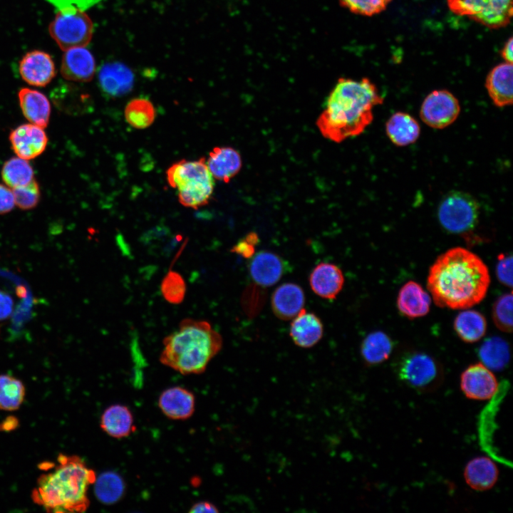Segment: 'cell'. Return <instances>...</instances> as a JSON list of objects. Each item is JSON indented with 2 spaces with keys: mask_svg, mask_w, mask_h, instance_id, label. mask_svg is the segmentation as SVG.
Masks as SVG:
<instances>
[{
  "mask_svg": "<svg viewBox=\"0 0 513 513\" xmlns=\"http://www.w3.org/2000/svg\"><path fill=\"white\" fill-rule=\"evenodd\" d=\"M431 300L429 294L417 282L410 281L400 289L397 298L399 311L409 318L426 315L430 310Z\"/></svg>",
  "mask_w": 513,
  "mask_h": 513,
  "instance_id": "603a6c76",
  "label": "cell"
},
{
  "mask_svg": "<svg viewBox=\"0 0 513 513\" xmlns=\"http://www.w3.org/2000/svg\"><path fill=\"white\" fill-rule=\"evenodd\" d=\"M48 31L62 51L85 47L91 40L93 26L90 17L73 6L59 10L51 22Z\"/></svg>",
  "mask_w": 513,
  "mask_h": 513,
  "instance_id": "8992f818",
  "label": "cell"
},
{
  "mask_svg": "<svg viewBox=\"0 0 513 513\" xmlns=\"http://www.w3.org/2000/svg\"><path fill=\"white\" fill-rule=\"evenodd\" d=\"M162 344L161 363L183 375L200 374L221 350L222 338L208 321L185 318Z\"/></svg>",
  "mask_w": 513,
  "mask_h": 513,
  "instance_id": "277c9868",
  "label": "cell"
},
{
  "mask_svg": "<svg viewBox=\"0 0 513 513\" xmlns=\"http://www.w3.org/2000/svg\"><path fill=\"white\" fill-rule=\"evenodd\" d=\"M289 269L281 257L271 252L261 251L251 260L249 273L253 281L261 286H271L277 283Z\"/></svg>",
  "mask_w": 513,
  "mask_h": 513,
  "instance_id": "5bb4252c",
  "label": "cell"
},
{
  "mask_svg": "<svg viewBox=\"0 0 513 513\" xmlns=\"http://www.w3.org/2000/svg\"><path fill=\"white\" fill-rule=\"evenodd\" d=\"M385 131L393 144L403 147L418 140L420 128L418 122L412 115L404 112H397L386 122Z\"/></svg>",
  "mask_w": 513,
  "mask_h": 513,
  "instance_id": "484cf974",
  "label": "cell"
},
{
  "mask_svg": "<svg viewBox=\"0 0 513 513\" xmlns=\"http://www.w3.org/2000/svg\"><path fill=\"white\" fill-rule=\"evenodd\" d=\"M18 97L25 118L32 124L46 128L51 115V105L47 97L40 91L28 88L20 89Z\"/></svg>",
  "mask_w": 513,
  "mask_h": 513,
  "instance_id": "d4e9b609",
  "label": "cell"
},
{
  "mask_svg": "<svg viewBox=\"0 0 513 513\" xmlns=\"http://www.w3.org/2000/svg\"><path fill=\"white\" fill-rule=\"evenodd\" d=\"M14 202L21 209L34 208L40 200V190L35 179L26 185L12 189Z\"/></svg>",
  "mask_w": 513,
  "mask_h": 513,
  "instance_id": "74e56055",
  "label": "cell"
},
{
  "mask_svg": "<svg viewBox=\"0 0 513 513\" xmlns=\"http://www.w3.org/2000/svg\"><path fill=\"white\" fill-rule=\"evenodd\" d=\"M160 291L167 302L172 304L182 303L186 293V284L182 276L170 269L162 280Z\"/></svg>",
  "mask_w": 513,
  "mask_h": 513,
  "instance_id": "e575fe53",
  "label": "cell"
},
{
  "mask_svg": "<svg viewBox=\"0 0 513 513\" xmlns=\"http://www.w3.org/2000/svg\"><path fill=\"white\" fill-rule=\"evenodd\" d=\"M13 192L9 187L0 184V214L11 211L14 207Z\"/></svg>",
  "mask_w": 513,
  "mask_h": 513,
  "instance_id": "60d3db41",
  "label": "cell"
},
{
  "mask_svg": "<svg viewBox=\"0 0 513 513\" xmlns=\"http://www.w3.org/2000/svg\"><path fill=\"white\" fill-rule=\"evenodd\" d=\"M478 356L481 363L491 370H502L509 361V346L503 338L493 336L481 345Z\"/></svg>",
  "mask_w": 513,
  "mask_h": 513,
  "instance_id": "f546056e",
  "label": "cell"
},
{
  "mask_svg": "<svg viewBox=\"0 0 513 513\" xmlns=\"http://www.w3.org/2000/svg\"><path fill=\"white\" fill-rule=\"evenodd\" d=\"M95 61L86 47H76L64 51L61 73L68 81L88 82L95 73Z\"/></svg>",
  "mask_w": 513,
  "mask_h": 513,
  "instance_id": "9a60e30c",
  "label": "cell"
},
{
  "mask_svg": "<svg viewBox=\"0 0 513 513\" xmlns=\"http://www.w3.org/2000/svg\"><path fill=\"white\" fill-rule=\"evenodd\" d=\"M94 492L99 501L113 504L123 497L125 483L122 477L114 472L102 473L95 479Z\"/></svg>",
  "mask_w": 513,
  "mask_h": 513,
  "instance_id": "4dcf8cb0",
  "label": "cell"
},
{
  "mask_svg": "<svg viewBox=\"0 0 513 513\" xmlns=\"http://www.w3.org/2000/svg\"><path fill=\"white\" fill-rule=\"evenodd\" d=\"M489 283L484 261L465 248L455 247L437 258L429 270L427 284L437 306L465 309L485 297Z\"/></svg>",
  "mask_w": 513,
  "mask_h": 513,
  "instance_id": "6da1fadb",
  "label": "cell"
},
{
  "mask_svg": "<svg viewBox=\"0 0 513 513\" xmlns=\"http://www.w3.org/2000/svg\"><path fill=\"white\" fill-rule=\"evenodd\" d=\"M13 301L7 294L0 291V320L6 319L12 311Z\"/></svg>",
  "mask_w": 513,
  "mask_h": 513,
  "instance_id": "b9f144b4",
  "label": "cell"
},
{
  "mask_svg": "<svg viewBox=\"0 0 513 513\" xmlns=\"http://www.w3.org/2000/svg\"><path fill=\"white\" fill-rule=\"evenodd\" d=\"M341 6L361 16H371L383 11L392 0H338Z\"/></svg>",
  "mask_w": 513,
  "mask_h": 513,
  "instance_id": "8d00e7d4",
  "label": "cell"
},
{
  "mask_svg": "<svg viewBox=\"0 0 513 513\" xmlns=\"http://www.w3.org/2000/svg\"><path fill=\"white\" fill-rule=\"evenodd\" d=\"M395 370L401 382L416 391H433L442 383L441 366L425 353H405L397 361Z\"/></svg>",
  "mask_w": 513,
  "mask_h": 513,
  "instance_id": "5b68a950",
  "label": "cell"
},
{
  "mask_svg": "<svg viewBox=\"0 0 513 513\" xmlns=\"http://www.w3.org/2000/svg\"><path fill=\"white\" fill-rule=\"evenodd\" d=\"M323 332L321 319L314 313L302 309L294 318L290 327V336L301 348H311L322 338Z\"/></svg>",
  "mask_w": 513,
  "mask_h": 513,
  "instance_id": "7402d4cb",
  "label": "cell"
},
{
  "mask_svg": "<svg viewBox=\"0 0 513 513\" xmlns=\"http://www.w3.org/2000/svg\"><path fill=\"white\" fill-rule=\"evenodd\" d=\"M309 284L316 295L326 299H333L343 288L344 277L338 266L322 262L311 272Z\"/></svg>",
  "mask_w": 513,
  "mask_h": 513,
  "instance_id": "e0dca14e",
  "label": "cell"
},
{
  "mask_svg": "<svg viewBox=\"0 0 513 513\" xmlns=\"http://www.w3.org/2000/svg\"><path fill=\"white\" fill-rule=\"evenodd\" d=\"M58 464L42 474L32 492L35 503L52 512H83L89 506L88 490L96 475L76 455H60Z\"/></svg>",
  "mask_w": 513,
  "mask_h": 513,
  "instance_id": "3957f363",
  "label": "cell"
},
{
  "mask_svg": "<svg viewBox=\"0 0 513 513\" xmlns=\"http://www.w3.org/2000/svg\"><path fill=\"white\" fill-rule=\"evenodd\" d=\"M454 328L463 341L475 343L485 334L487 321L481 313L475 310H465L456 316Z\"/></svg>",
  "mask_w": 513,
  "mask_h": 513,
  "instance_id": "f1b7e54d",
  "label": "cell"
},
{
  "mask_svg": "<svg viewBox=\"0 0 513 513\" xmlns=\"http://www.w3.org/2000/svg\"><path fill=\"white\" fill-rule=\"evenodd\" d=\"M304 303L303 289L294 283H285L278 286L271 299L274 314L282 320L294 318L303 309Z\"/></svg>",
  "mask_w": 513,
  "mask_h": 513,
  "instance_id": "ac0fdd59",
  "label": "cell"
},
{
  "mask_svg": "<svg viewBox=\"0 0 513 513\" xmlns=\"http://www.w3.org/2000/svg\"><path fill=\"white\" fill-rule=\"evenodd\" d=\"M492 318L495 326L504 332L512 330V294H504L494 302Z\"/></svg>",
  "mask_w": 513,
  "mask_h": 513,
  "instance_id": "d590c367",
  "label": "cell"
},
{
  "mask_svg": "<svg viewBox=\"0 0 513 513\" xmlns=\"http://www.w3.org/2000/svg\"><path fill=\"white\" fill-rule=\"evenodd\" d=\"M9 140L16 155L28 160L43 152L48 143V137L43 128L26 123L13 130L9 135Z\"/></svg>",
  "mask_w": 513,
  "mask_h": 513,
  "instance_id": "7c38bea8",
  "label": "cell"
},
{
  "mask_svg": "<svg viewBox=\"0 0 513 513\" xmlns=\"http://www.w3.org/2000/svg\"><path fill=\"white\" fill-rule=\"evenodd\" d=\"M383 102L370 79L340 78L326 100L316 126L326 139L341 142L363 133L373 120V108Z\"/></svg>",
  "mask_w": 513,
  "mask_h": 513,
  "instance_id": "7a4b0ae2",
  "label": "cell"
},
{
  "mask_svg": "<svg viewBox=\"0 0 513 513\" xmlns=\"http://www.w3.org/2000/svg\"><path fill=\"white\" fill-rule=\"evenodd\" d=\"M206 163L212 177L226 183L239 173L242 166L239 152L228 146L214 147Z\"/></svg>",
  "mask_w": 513,
  "mask_h": 513,
  "instance_id": "ffe728a7",
  "label": "cell"
},
{
  "mask_svg": "<svg viewBox=\"0 0 513 513\" xmlns=\"http://www.w3.org/2000/svg\"><path fill=\"white\" fill-rule=\"evenodd\" d=\"M1 176L6 185L12 189L26 185L35 179L33 170L28 160L18 156L5 162Z\"/></svg>",
  "mask_w": 513,
  "mask_h": 513,
  "instance_id": "d6a6232c",
  "label": "cell"
},
{
  "mask_svg": "<svg viewBox=\"0 0 513 513\" xmlns=\"http://www.w3.org/2000/svg\"><path fill=\"white\" fill-rule=\"evenodd\" d=\"M460 387L467 398L475 400H489L499 389L492 371L482 363L472 364L462 373Z\"/></svg>",
  "mask_w": 513,
  "mask_h": 513,
  "instance_id": "8fae6325",
  "label": "cell"
},
{
  "mask_svg": "<svg viewBox=\"0 0 513 513\" xmlns=\"http://www.w3.org/2000/svg\"><path fill=\"white\" fill-rule=\"evenodd\" d=\"M166 178L169 185L177 190L195 189L214 182L204 157L173 163L166 171Z\"/></svg>",
  "mask_w": 513,
  "mask_h": 513,
  "instance_id": "30bf717a",
  "label": "cell"
},
{
  "mask_svg": "<svg viewBox=\"0 0 513 513\" xmlns=\"http://www.w3.org/2000/svg\"><path fill=\"white\" fill-rule=\"evenodd\" d=\"M19 73L22 79L33 86L43 87L56 76V67L51 56L42 51L26 53L19 62Z\"/></svg>",
  "mask_w": 513,
  "mask_h": 513,
  "instance_id": "4fadbf2b",
  "label": "cell"
},
{
  "mask_svg": "<svg viewBox=\"0 0 513 513\" xmlns=\"http://www.w3.org/2000/svg\"><path fill=\"white\" fill-rule=\"evenodd\" d=\"M463 475L466 484L472 489L482 492L494 486L498 480L499 470L490 458L477 457L467 464Z\"/></svg>",
  "mask_w": 513,
  "mask_h": 513,
  "instance_id": "cb8c5ba5",
  "label": "cell"
},
{
  "mask_svg": "<svg viewBox=\"0 0 513 513\" xmlns=\"http://www.w3.org/2000/svg\"><path fill=\"white\" fill-rule=\"evenodd\" d=\"M512 63L504 62L493 68L487 76L485 87L493 103L499 108L512 103Z\"/></svg>",
  "mask_w": 513,
  "mask_h": 513,
  "instance_id": "44dd1931",
  "label": "cell"
},
{
  "mask_svg": "<svg viewBox=\"0 0 513 513\" xmlns=\"http://www.w3.org/2000/svg\"><path fill=\"white\" fill-rule=\"evenodd\" d=\"M100 427L114 438L125 437L135 430L131 411L127 406L120 404L112 405L104 410L100 418Z\"/></svg>",
  "mask_w": 513,
  "mask_h": 513,
  "instance_id": "4316f807",
  "label": "cell"
},
{
  "mask_svg": "<svg viewBox=\"0 0 513 513\" xmlns=\"http://www.w3.org/2000/svg\"><path fill=\"white\" fill-rule=\"evenodd\" d=\"M126 122L137 129H145L155 121V108L150 100L144 98H134L125 108Z\"/></svg>",
  "mask_w": 513,
  "mask_h": 513,
  "instance_id": "1f68e13d",
  "label": "cell"
},
{
  "mask_svg": "<svg viewBox=\"0 0 513 513\" xmlns=\"http://www.w3.org/2000/svg\"><path fill=\"white\" fill-rule=\"evenodd\" d=\"M190 512H218L219 509L217 507L209 502H198L194 504Z\"/></svg>",
  "mask_w": 513,
  "mask_h": 513,
  "instance_id": "7bdbcfd3",
  "label": "cell"
},
{
  "mask_svg": "<svg viewBox=\"0 0 513 513\" xmlns=\"http://www.w3.org/2000/svg\"><path fill=\"white\" fill-rule=\"evenodd\" d=\"M460 112L459 101L452 93L447 90H435L424 99L420 116L428 126L442 129L453 123Z\"/></svg>",
  "mask_w": 513,
  "mask_h": 513,
  "instance_id": "9c48e42d",
  "label": "cell"
},
{
  "mask_svg": "<svg viewBox=\"0 0 513 513\" xmlns=\"http://www.w3.org/2000/svg\"><path fill=\"white\" fill-rule=\"evenodd\" d=\"M447 4L454 14L489 28L504 27L512 17V0H447Z\"/></svg>",
  "mask_w": 513,
  "mask_h": 513,
  "instance_id": "ba28073f",
  "label": "cell"
},
{
  "mask_svg": "<svg viewBox=\"0 0 513 513\" xmlns=\"http://www.w3.org/2000/svg\"><path fill=\"white\" fill-rule=\"evenodd\" d=\"M479 216L480 206L476 199L458 190L447 193L441 200L437 210L441 226L452 234H465L473 229Z\"/></svg>",
  "mask_w": 513,
  "mask_h": 513,
  "instance_id": "52a82bcc",
  "label": "cell"
},
{
  "mask_svg": "<svg viewBox=\"0 0 513 513\" xmlns=\"http://www.w3.org/2000/svg\"><path fill=\"white\" fill-rule=\"evenodd\" d=\"M259 240L257 234L250 232L234 245L231 251L244 258L252 257Z\"/></svg>",
  "mask_w": 513,
  "mask_h": 513,
  "instance_id": "ab89813d",
  "label": "cell"
},
{
  "mask_svg": "<svg viewBox=\"0 0 513 513\" xmlns=\"http://www.w3.org/2000/svg\"><path fill=\"white\" fill-rule=\"evenodd\" d=\"M496 274L498 280L504 286H512V256L501 254L498 256L496 265Z\"/></svg>",
  "mask_w": 513,
  "mask_h": 513,
  "instance_id": "f35d334b",
  "label": "cell"
},
{
  "mask_svg": "<svg viewBox=\"0 0 513 513\" xmlns=\"http://www.w3.org/2000/svg\"><path fill=\"white\" fill-rule=\"evenodd\" d=\"M98 83L102 90L112 97H120L133 88L134 76L131 70L120 63H108L98 71Z\"/></svg>",
  "mask_w": 513,
  "mask_h": 513,
  "instance_id": "d6986e66",
  "label": "cell"
},
{
  "mask_svg": "<svg viewBox=\"0 0 513 513\" xmlns=\"http://www.w3.org/2000/svg\"><path fill=\"white\" fill-rule=\"evenodd\" d=\"M158 405L167 418L172 420H185L195 412V398L189 390L175 386L165 390L160 395Z\"/></svg>",
  "mask_w": 513,
  "mask_h": 513,
  "instance_id": "2e32d148",
  "label": "cell"
},
{
  "mask_svg": "<svg viewBox=\"0 0 513 513\" xmlns=\"http://www.w3.org/2000/svg\"><path fill=\"white\" fill-rule=\"evenodd\" d=\"M25 388L22 382L9 375H0V409L12 411L22 404Z\"/></svg>",
  "mask_w": 513,
  "mask_h": 513,
  "instance_id": "836d02e7",
  "label": "cell"
},
{
  "mask_svg": "<svg viewBox=\"0 0 513 513\" xmlns=\"http://www.w3.org/2000/svg\"><path fill=\"white\" fill-rule=\"evenodd\" d=\"M393 342L383 331L369 333L361 345V355L365 363L375 366L385 361L393 351Z\"/></svg>",
  "mask_w": 513,
  "mask_h": 513,
  "instance_id": "83f0119b",
  "label": "cell"
},
{
  "mask_svg": "<svg viewBox=\"0 0 513 513\" xmlns=\"http://www.w3.org/2000/svg\"><path fill=\"white\" fill-rule=\"evenodd\" d=\"M513 39L512 37H510L507 41L506 42L505 45L504 46L503 48L502 49L501 55L503 59L507 63H512L513 62Z\"/></svg>",
  "mask_w": 513,
  "mask_h": 513,
  "instance_id": "ee69618b",
  "label": "cell"
}]
</instances>
